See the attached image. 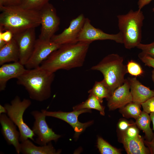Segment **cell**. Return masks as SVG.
I'll use <instances>...</instances> for the list:
<instances>
[{
  "instance_id": "cell-36",
  "label": "cell",
  "mask_w": 154,
  "mask_h": 154,
  "mask_svg": "<svg viewBox=\"0 0 154 154\" xmlns=\"http://www.w3.org/2000/svg\"><path fill=\"white\" fill-rule=\"evenodd\" d=\"M139 9H141L145 5L149 4L152 0H138Z\"/></svg>"
},
{
  "instance_id": "cell-17",
  "label": "cell",
  "mask_w": 154,
  "mask_h": 154,
  "mask_svg": "<svg viewBox=\"0 0 154 154\" xmlns=\"http://www.w3.org/2000/svg\"><path fill=\"white\" fill-rule=\"evenodd\" d=\"M133 102L141 104L154 96V90L143 85L136 77L128 79Z\"/></svg>"
},
{
  "instance_id": "cell-28",
  "label": "cell",
  "mask_w": 154,
  "mask_h": 154,
  "mask_svg": "<svg viewBox=\"0 0 154 154\" xmlns=\"http://www.w3.org/2000/svg\"><path fill=\"white\" fill-rule=\"evenodd\" d=\"M139 131L136 124L129 127L124 131L121 132V138L132 139L137 137Z\"/></svg>"
},
{
  "instance_id": "cell-35",
  "label": "cell",
  "mask_w": 154,
  "mask_h": 154,
  "mask_svg": "<svg viewBox=\"0 0 154 154\" xmlns=\"http://www.w3.org/2000/svg\"><path fill=\"white\" fill-rule=\"evenodd\" d=\"M22 1L23 0H6L4 5L3 6L20 5Z\"/></svg>"
},
{
  "instance_id": "cell-20",
  "label": "cell",
  "mask_w": 154,
  "mask_h": 154,
  "mask_svg": "<svg viewBox=\"0 0 154 154\" xmlns=\"http://www.w3.org/2000/svg\"><path fill=\"white\" fill-rule=\"evenodd\" d=\"M121 142L128 154H149V149L145 145L143 139L139 135L132 139L121 138Z\"/></svg>"
},
{
  "instance_id": "cell-29",
  "label": "cell",
  "mask_w": 154,
  "mask_h": 154,
  "mask_svg": "<svg viewBox=\"0 0 154 154\" xmlns=\"http://www.w3.org/2000/svg\"><path fill=\"white\" fill-rule=\"evenodd\" d=\"M142 52L154 58V41L149 44L139 43L136 47Z\"/></svg>"
},
{
  "instance_id": "cell-38",
  "label": "cell",
  "mask_w": 154,
  "mask_h": 154,
  "mask_svg": "<svg viewBox=\"0 0 154 154\" xmlns=\"http://www.w3.org/2000/svg\"><path fill=\"white\" fill-rule=\"evenodd\" d=\"M150 116L151 121H152L153 124V130L154 131V113H151L150 114Z\"/></svg>"
},
{
  "instance_id": "cell-25",
  "label": "cell",
  "mask_w": 154,
  "mask_h": 154,
  "mask_svg": "<svg viewBox=\"0 0 154 154\" xmlns=\"http://www.w3.org/2000/svg\"><path fill=\"white\" fill-rule=\"evenodd\" d=\"M49 0H23L19 5L23 8L30 10L39 11Z\"/></svg>"
},
{
  "instance_id": "cell-8",
  "label": "cell",
  "mask_w": 154,
  "mask_h": 154,
  "mask_svg": "<svg viewBox=\"0 0 154 154\" xmlns=\"http://www.w3.org/2000/svg\"><path fill=\"white\" fill-rule=\"evenodd\" d=\"M31 114L35 119L32 130L37 137L35 143L44 145L52 141H56L61 137L49 127L46 121V116L43 112L35 110L31 112Z\"/></svg>"
},
{
  "instance_id": "cell-39",
  "label": "cell",
  "mask_w": 154,
  "mask_h": 154,
  "mask_svg": "<svg viewBox=\"0 0 154 154\" xmlns=\"http://www.w3.org/2000/svg\"><path fill=\"white\" fill-rule=\"evenodd\" d=\"M6 0H0V6L4 5Z\"/></svg>"
},
{
  "instance_id": "cell-40",
  "label": "cell",
  "mask_w": 154,
  "mask_h": 154,
  "mask_svg": "<svg viewBox=\"0 0 154 154\" xmlns=\"http://www.w3.org/2000/svg\"><path fill=\"white\" fill-rule=\"evenodd\" d=\"M152 79L154 83V69H153L152 71Z\"/></svg>"
},
{
  "instance_id": "cell-13",
  "label": "cell",
  "mask_w": 154,
  "mask_h": 154,
  "mask_svg": "<svg viewBox=\"0 0 154 154\" xmlns=\"http://www.w3.org/2000/svg\"><path fill=\"white\" fill-rule=\"evenodd\" d=\"M90 109H85L78 110H74L70 112L48 111L42 110L41 112L47 116L54 117L63 120L70 124L75 131L74 135L78 137L79 134L93 123L90 121L85 123H81L78 120V117L80 114L86 112H90Z\"/></svg>"
},
{
  "instance_id": "cell-16",
  "label": "cell",
  "mask_w": 154,
  "mask_h": 154,
  "mask_svg": "<svg viewBox=\"0 0 154 154\" xmlns=\"http://www.w3.org/2000/svg\"><path fill=\"white\" fill-rule=\"evenodd\" d=\"M0 67V91L4 90L7 82L13 78H17L22 75L26 69L19 61L4 64Z\"/></svg>"
},
{
  "instance_id": "cell-10",
  "label": "cell",
  "mask_w": 154,
  "mask_h": 154,
  "mask_svg": "<svg viewBox=\"0 0 154 154\" xmlns=\"http://www.w3.org/2000/svg\"><path fill=\"white\" fill-rule=\"evenodd\" d=\"M111 40L123 44L121 33L119 32L116 34H109L100 29L95 28L91 24L90 20L86 18L82 29L78 38V42L92 43L97 40Z\"/></svg>"
},
{
  "instance_id": "cell-31",
  "label": "cell",
  "mask_w": 154,
  "mask_h": 154,
  "mask_svg": "<svg viewBox=\"0 0 154 154\" xmlns=\"http://www.w3.org/2000/svg\"><path fill=\"white\" fill-rule=\"evenodd\" d=\"M139 59L145 64V65L152 67L154 69V58L142 52L138 54Z\"/></svg>"
},
{
  "instance_id": "cell-6",
  "label": "cell",
  "mask_w": 154,
  "mask_h": 154,
  "mask_svg": "<svg viewBox=\"0 0 154 154\" xmlns=\"http://www.w3.org/2000/svg\"><path fill=\"white\" fill-rule=\"evenodd\" d=\"M31 102L28 99L21 101L16 96L11 102V104H6L4 107L7 110L8 117L17 126L20 133V141L22 142L30 139L35 141V134L33 130L24 122L23 116L25 110L31 105Z\"/></svg>"
},
{
  "instance_id": "cell-23",
  "label": "cell",
  "mask_w": 154,
  "mask_h": 154,
  "mask_svg": "<svg viewBox=\"0 0 154 154\" xmlns=\"http://www.w3.org/2000/svg\"><path fill=\"white\" fill-rule=\"evenodd\" d=\"M88 92L95 96L101 103L104 98L107 100L111 96L108 88L103 80L96 81L92 88Z\"/></svg>"
},
{
  "instance_id": "cell-21",
  "label": "cell",
  "mask_w": 154,
  "mask_h": 154,
  "mask_svg": "<svg viewBox=\"0 0 154 154\" xmlns=\"http://www.w3.org/2000/svg\"><path fill=\"white\" fill-rule=\"evenodd\" d=\"M151 119L150 115L143 111L136 119V125L145 133V137L148 141H151L153 137L154 133L150 127Z\"/></svg>"
},
{
  "instance_id": "cell-11",
  "label": "cell",
  "mask_w": 154,
  "mask_h": 154,
  "mask_svg": "<svg viewBox=\"0 0 154 154\" xmlns=\"http://www.w3.org/2000/svg\"><path fill=\"white\" fill-rule=\"evenodd\" d=\"M86 18L81 14L70 21L69 26L61 33L54 35L50 41L60 45L76 43Z\"/></svg>"
},
{
  "instance_id": "cell-7",
  "label": "cell",
  "mask_w": 154,
  "mask_h": 154,
  "mask_svg": "<svg viewBox=\"0 0 154 154\" xmlns=\"http://www.w3.org/2000/svg\"><path fill=\"white\" fill-rule=\"evenodd\" d=\"M41 26L40 34L38 38L50 40L58 30L60 19L54 6L48 3L39 11Z\"/></svg>"
},
{
  "instance_id": "cell-3",
  "label": "cell",
  "mask_w": 154,
  "mask_h": 154,
  "mask_svg": "<svg viewBox=\"0 0 154 154\" xmlns=\"http://www.w3.org/2000/svg\"><path fill=\"white\" fill-rule=\"evenodd\" d=\"M54 73L40 66L25 72L17 78V84L23 86L31 99L42 102L50 98Z\"/></svg>"
},
{
  "instance_id": "cell-24",
  "label": "cell",
  "mask_w": 154,
  "mask_h": 154,
  "mask_svg": "<svg viewBox=\"0 0 154 154\" xmlns=\"http://www.w3.org/2000/svg\"><path fill=\"white\" fill-rule=\"evenodd\" d=\"M141 105L132 102L119 108V112L127 118H133L135 119L141 113Z\"/></svg>"
},
{
  "instance_id": "cell-15",
  "label": "cell",
  "mask_w": 154,
  "mask_h": 154,
  "mask_svg": "<svg viewBox=\"0 0 154 154\" xmlns=\"http://www.w3.org/2000/svg\"><path fill=\"white\" fill-rule=\"evenodd\" d=\"M0 123L1 133L7 143L12 145L17 153H21V143H19L20 133L17 130L16 125L5 114H0Z\"/></svg>"
},
{
  "instance_id": "cell-9",
  "label": "cell",
  "mask_w": 154,
  "mask_h": 154,
  "mask_svg": "<svg viewBox=\"0 0 154 154\" xmlns=\"http://www.w3.org/2000/svg\"><path fill=\"white\" fill-rule=\"evenodd\" d=\"M61 45L50 40L39 38L37 39L32 53L24 65L25 68L30 69L40 66L42 62Z\"/></svg>"
},
{
  "instance_id": "cell-4",
  "label": "cell",
  "mask_w": 154,
  "mask_h": 154,
  "mask_svg": "<svg viewBox=\"0 0 154 154\" xmlns=\"http://www.w3.org/2000/svg\"><path fill=\"white\" fill-rule=\"evenodd\" d=\"M91 69L98 71L103 74V80L108 88L111 95L117 88L124 82L127 73L123 58L117 54H109L103 58Z\"/></svg>"
},
{
  "instance_id": "cell-18",
  "label": "cell",
  "mask_w": 154,
  "mask_h": 154,
  "mask_svg": "<svg viewBox=\"0 0 154 154\" xmlns=\"http://www.w3.org/2000/svg\"><path fill=\"white\" fill-rule=\"evenodd\" d=\"M19 53L17 43L13 38L0 48V65L7 62L19 61Z\"/></svg>"
},
{
  "instance_id": "cell-33",
  "label": "cell",
  "mask_w": 154,
  "mask_h": 154,
  "mask_svg": "<svg viewBox=\"0 0 154 154\" xmlns=\"http://www.w3.org/2000/svg\"><path fill=\"white\" fill-rule=\"evenodd\" d=\"M13 34L10 31H2L0 30V39L6 43L10 41L13 38Z\"/></svg>"
},
{
  "instance_id": "cell-1",
  "label": "cell",
  "mask_w": 154,
  "mask_h": 154,
  "mask_svg": "<svg viewBox=\"0 0 154 154\" xmlns=\"http://www.w3.org/2000/svg\"><path fill=\"white\" fill-rule=\"evenodd\" d=\"M90 43L78 42L61 45L40 66L54 73L60 69L69 70L83 65Z\"/></svg>"
},
{
  "instance_id": "cell-34",
  "label": "cell",
  "mask_w": 154,
  "mask_h": 154,
  "mask_svg": "<svg viewBox=\"0 0 154 154\" xmlns=\"http://www.w3.org/2000/svg\"><path fill=\"white\" fill-rule=\"evenodd\" d=\"M145 144L149 150L150 153L154 154V135L153 138L150 141H144Z\"/></svg>"
},
{
  "instance_id": "cell-22",
  "label": "cell",
  "mask_w": 154,
  "mask_h": 154,
  "mask_svg": "<svg viewBox=\"0 0 154 154\" xmlns=\"http://www.w3.org/2000/svg\"><path fill=\"white\" fill-rule=\"evenodd\" d=\"M99 100L94 95L90 94L88 99L84 102L73 108L74 110L83 109H94L99 111L100 114L105 115V107L101 104Z\"/></svg>"
},
{
  "instance_id": "cell-41",
  "label": "cell",
  "mask_w": 154,
  "mask_h": 154,
  "mask_svg": "<svg viewBox=\"0 0 154 154\" xmlns=\"http://www.w3.org/2000/svg\"><path fill=\"white\" fill-rule=\"evenodd\" d=\"M152 11H153L154 12V7L152 9Z\"/></svg>"
},
{
  "instance_id": "cell-32",
  "label": "cell",
  "mask_w": 154,
  "mask_h": 154,
  "mask_svg": "<svg viewBox=\"0 0 154 154\" xmlns=\"http://www.w3.org/2000/svg\"><path fill=\"white\" fill-rule=\"evenodd\" d=\"M135 124V123H131L124 119H121L118 122L117 128L121 132L125 131L130 126Z\"/></svg>"
},
{
  "instance_id": "cell-27",
  "label": "cell",
  "mask_w": 154,
  "mask_h": 154,
  "mask_svg": "<svg viewBox=\"0 0 154 154\" xmlns=\"http://www.w3.org/2000/svg\"><path fill=\"white\" fill-rule=\"evenodd\" d=\"M126 67L127 73L132 76H139L144 73L140 65L132 60L128 62Z\"/></svg>"
},
{
  "instance_id": "cell-5",
  "label": "cell",
  "mask_w": 154,
  "mask_h": 154,
  "mask_svg": "<svg viewBox=\"0 0 154 154\" xmlns=\"http://www.w3.org/2000/svg\"><path fill=\"white\" fill-rule=\"evenodd\" d=\"M118 26L121 33L125 48L136 47L142 38V27L144 16L141 9L130 10L126 14L117 16Z\"/></svg>"
},
{
  "instance_id": "cell-19",
  "label": "cell",
  "mask_w": 154,
  "mask_h": 154,
  "mask_svg": "<svg viewBox=\"0 0 154 154\" xmlns=\"http://www.w3.org/2000/svg\"><path fill=\"white\" fill-rule=\"evenodd\" d=\"M21 152L24 154H56L60 153V151H56L50 142L38 146L28 139L21 142Z\"/></svg>"
},
{
  "instance_id": "cell-12",
  "label": "cell",
  "mask_w": 154,
  "mask_h": 154,
  "mask_svg": "<svg viewBox=\"0 0 154 154\" xmlns=\"http://www.w3.org/2000/svg\"><path fill=\"white\" fill-rule=\"evenodd\" d=\"M35 29H29L13 35L19 48V61L24 65L30 58L36 42Z\"/></svg>"
},
{
  "instance_id": "cell-2",
  "label": "cell",
  "mask_w": 154,
  "mask_h": 154,
  "mask_svg": "<svg viewBox=\"0 0 154 154\" xmlns=\"http://www.w3.org/2000/svg\"><path fill=\"white\" fill-rule=\"evenodd\" d=\"M0 30L14 35L41 24L39 11L24 9L19 5L0 6Z\"/></svg>"
},
{
  "instance_id": "cell-14",
  "label": "cell",
  "mask_w": 154,
  "mask_h": 154,
  "mask_svg": "<svg viewBox=\"0 0 154 154\" xmlns=\"http://www.w3.org/2000/svg\"><path fill=\"white\" fill-rule=\"evenodd\" d=\"M130 90L129 81L125 79L124 83L116 88L107 100L109 110H114L119 109L133 102Z\"/></svg>"
},
{
  "instance_id": "cell-26",
  "label": "cell",
  "mask_w": 154,
  "mask_h": 154,
  "mask_svg": "<svg viewBox=\"0 0 154 154\" xmlns=\"http://www.w3.org/2000/svg\"><path fill=\"white\" fill-rule=\"evenodd\" d=\"M97 147L101 154H119L120 150L113 147L101 137L97 139Z\"/></svg>"
},
{
  "instance_id": "cell-30",
  "label": "cell",
  "mask_w": 154,
  "mask_h": 154,
  "mask_svg": "<svg viewBox=\"0 0 154 154\" xmlns=\"http://www.w3.org/2000/svg\"><path fill=\"white\" fill-rule=\"evenodd\" d=\"M143 111L148 114L154 113V96L142 103Z\"/></svg>"
},
{
  "instance_id": "cell-37",
  "label": "cell",
  "mask_w": 154,
  "mask_h": 154,
  "mask_svg": "<svg viewBox=\"0 0 154 154\" xmlns=\"http://www.w3.org/2000/svg\"><path fill=\"white\" fill-rule=\"evenodd\" d=\"M7 110L5 107L3 106L2 105H0V114H7Z\"/></svg>"
}]
</instances>
